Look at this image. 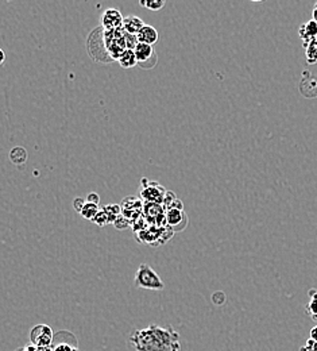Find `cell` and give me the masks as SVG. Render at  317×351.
<instances>
[{
	"label": "cell",
	"mask_w": 317,
	"mask_h": 351,
	"mask_svg": "<svg viewBox=\"0 0 317 351\" xmlns=\"http://www.w3.org/2000/svg\"><path fill=\"white\" fill-rule=\"evenodd\" d=\"M130 225H131V222H130V220L127 219V218H126V216H124V215H120V216H119V218H118V219H116V220H115V222H114V226H115V227H116V229H118V230H124V229H127V227H128V226H130Z\"/></svg>",
	"instance_id": "obj_21"
},
{
	"label": "cell",
	"mask_w": 317,
	"mask_h": 351,
	"mask_svg": "<svg viewBox=\"0 0 317 351\" xmlns=\"http://www.w3.org/2000/svg\"><path fill=\"white\" fill-rule=\"evenodd\" d=\"M134 51H135L136 58H138V63H140L142 66H146V62L150 61L151 57L152 58L155 57L154 47H152V45H148V43L139 42L134 49Z\"/></svg>",
	"instance_id": "obj_8"
},
{
	"label": "cell",
	"mask_w": 317,
	"mask_h": 351,
	"mask_svg": "<svg viewBox=\"0 0 317 351\" xmlns=\"http://www.w3.org/2000/svg\"><path fill=\"white\" fill-rule=\"evenodd\" d=\"M305 46V55H306V61L308 63H316L317 62V39L310 41L308 43H304Z\"/></svg>",
	"instance_id": "obj_14"
},
{
	"label": "cell",
	"mask_w": 317,
	"mask_h": 351,
	"mask_svg": "<svg viewBox=\"0 0 317 351\" xmlns=\"http://www.w3.org/2000/svg\"><path fill=\"white\" fill-rule=\"evenodd\" d=\"M103 209L106 211L108 219H110V223L114 225V222L118 219L119 216L122 215V208L119 204H108V205H104Z\"/></svg>",
	"instance_id": "obj_16"
},
{
	"label": "cell",
	"mask_w": 317,
	"mask_h": 351,
	"mask_svg": "<svg viewBox=\"0 0 317 351\" xmlns=\"http://www.w3.org/2000/svg\"><path fill=\"white\" fill-rule=\"evenodd\" d=\"M180 340V334L173 327L156 324L132 331L130 335V344L135 351H181Z\"/></svg>",
	"instance_id": "obj_1"
},
{
	"label": "cell",
	"mask_w": 317,
	"mask_h": 351,
	"mask_svg": "<svg viewBox=\"0 0 317 351\" xmlns=\"http://www.w3.org/2000/svg\"><path fill=\"white\" fill-rule=\"evenodd\" d=\"M118 61L120 63V66L124 69L134 68L136 63H138V58H136L134 49H126V50L123 51V54L119 57Z\"/></svg>",
	"instance_id": "obj_13"
},
{
	"label": "cell",
	"mask_w": 317,
	"mask_h": 351,
	"mask_svg": "<svg viewBox=\"0 0 317 351\" xmlns=\"http://www.w3.org/2000/svg\"><path fill=\"white\" fill-rule=\"evenodd\" d=\"M53 351H78V346H77V342H65V340H61L57 344H53L51 346Z\"/></svg>",
	"instance_id": "obj_19"
},
{
	"label": "cell",
	"mask_w": 317,
	"mask_h": 351,
	"mask_svg": "<svg viewBox=\"0 0 317 351\" xmlns=\"http://www.w3.org/2000/svg\"><path fill=\"white\" fill-rule=\"evenodd\" d=\"M253 2H262V0H253Z\"/></svg>",
	"instance_id": "obj_30"
},
{
	"label": "cell",
	"mask_w": 317,
	"mask_h": 351,
	"mask_svg": "<svg viewBox=\"0 0 317 351\" xmlns=\"http://www.w3.org/2000/svg\"><path fill=\"white\" fill-rule=\"evenodd\" d=\"M134 285L136 288L148 289V291H164L165 283L154 269L147 263H142L134 277Z\"/></svg>",
	"instance_id": "obj_2"
},
{
	"label": "cell",
	"mask_w": 317,
	"mask_h": 351,
	"mask_svg": "<svg viewBox=\"0 0 317 351\" xmlns=\"http://www.w3.org/2000/svg\"><path fill=\"white\" fill-rule=\"evenodd\" d=\"M85 203H87V200H84L83 197H76V199L73 200V208H74V209H76V211L80 214L81 209L84 208Z\"/></svg>",
	"instance_id": "obj_22"
},
{
	"label": "cell",
	"mask_w": 317,
	"mask_h": 351,
	"mask_svg": "<svg viewBox=\"0 0 317 351\" xmlns=\"http://www.w3.org/2000/svg\"><path fill=\"white\" fill-rule=\"evenodd\" d=\"M5 62V51L2 50L0 51V63Z\"/></svg>",
	"instance_id": "obj_26"
},
{
	"label": "cell",
	"mask_w": 317,
	"mask_h": 351,
	"mask_svg": "<svg viewBox=\"0 0 317 351\" xmlns=\"http://www.w3.org/2000/svg\"><path fill=\"white\" fill-rule=\"evenodd\" d=\"M100 211V208H99V204H93V203H89V201H87L84 205V208L81 209L80 215L84 218V219L87 220H91L92 222L93 218L98 215V212Z\"/></svg>",
	"instance_id": "obj_15"
},
{
	"label": "cell",
	"mask_w": 317,
	"mask_h": 351,
	"mask_svg": "<svg viewBox=\"0 0 317 351\" xmlns=\"http://www.w3.org/2000/svg\"><path fill=\"white\" fill-rule=\"evenodd\" d=\"M300 93L304 98L316 99L317 98V76H313L308 71H304L298 84Z\"/></svg>",
	"instance_id": "obj_5"
},
{
	"label": "cell",
	"mask_w": 317,
	"mask_h": 351,
	"mask_svg": "<svg viewBox=\"0 0 317 351\" xmlns=\"http://www.w3.org/2000/svg\"><path fill=\"white\" fill-rule=\"evenodd\" d=\"M25 351H42V348H41V347H37L35 344H33V343H30V344L25 346Z\"/></svg>",
	"instance_id": "obj_24"
},
{
	"label": "cell",
	"mask_w": 317,
	"mask_h": 351,
	"mask_svg": "<svg viewBox=\"0 0 317 351\" xmlns=\"http://www.w3.org/2000/svg\"><path fill=\"white\" fill-rule=\"evenodd\" d=\"M54 332L50 327L46 324H37L30 331V343H33L37 347L46 348L53 346L54 342Z\"/></svg>",
	"instance_id": "obj_3"
},
{
	"label": "cell",
	"mask_w": 317,
	"mask_h": 351,
	"mask_svg": "<svg viewBox=\"0 0 317 351\" xmlns=\"http://www.w3.org/2000/svg\"><path fill=\"white\" fill-rule=\"evenodd\" d=\"M87 201L93 204H99L100 203V196H99L98 193H95V192H91L88 195V197H87Z\"/></svg>",
	"instance_id": "obj_23"
},
{
	"label": "cell",
	"mask_w": 317,
	"mask_h": 351,
	"mask_svg": "<svg viewBox=\"0 0 317 351\" xmlns=\"http://www.w3.org/2000/svg\"><path fill=\"white\" fill-rule=\"evenodd\" d=\"M15 351H25V347H19V348H17Z\"/></svg>",
	"instance_id": "obj_28"
},
{
	"label": "cell",
	"mask_w": 317,
	"mask_h": 351,
	"mask_svg": "<svg viewBox=\"0 0 317 351\" xmlns=\"http://www.w3.org/2000/svg\"><path fill=\"white\" fill-rule=\"evenodd\" d=\"M300 37L302 38L304 43H308L317 38V22L314 19L306 22L305 25L301 26Z\"/></svg>",
	"instance_id": "obj_11"
},
{
	"label": "cell",
	"mask_w": 317,
	"mask_h": 351,
	"mask_svg": "<svg viewBox=\"0 0 317 351\" xmlns=\"http://www.w3.org/2000/svg\"><path fill=\"white\" fill-rule=\"evenodd\" d=\"M142 199L148 203H164L165 200V188L158 182H148V186L142 188Z\"/></svg>",
	"instance_id": "obj_6"
},
{
	"label": "cell",
	"mask_w": 317,
	"mask_h": 351,
	"mask_svg": "<svg viewBox=\"0 0 317 351\" xmlns=\"http://www.w3.org/2000/svg\"><path fill=\"white\" fill-rule=\"evenodd\" d=\"M166 223L169 226L170 229L173 230L174 233H178L181 231L188 226V218H186V214L184 212L182 208H172V209H168L165 214Z\"/></svg>",
	"instance_id": "obj_4"
},
{
	"label": "cell",
	"mask_w": 317,
	"mask_h": 351,
	"mask_svg": "<svg viewBox=\"0 0 317 351\" xmlns=\"http://www.w3.org/2000/svg\"><path fill=\"white\" fill-rule=\"evenodd\" d=\"M144 27V22L140 19V18L135 17V15H130V17L124 18L123 21V27L122 29L128 33V34L138 35L139 31Z\"/></svg>",
	"instance_id": "obj_9"
},
{
	"label": "cell",
	"mask_w": 317,
	"mask_h": 351,
	"mask_svg": "<svg viewBox=\"0 0 317 351\" xmlns=\"http://www.w3.org/2000/svg\"><path fill=\"white\" fill-rule=\"evenodd\" d=\"M92 222L95 223V225L100 226V227H104V226L110 223V219H108L106 211H104V209H100V211L98 212V215L93 218Z\"/></svg>",
	"instance_id": "obj_20"
},
{
	"label": "cell",
	"mask_w": 317,
	"mask_h": 351,
	"mask_svg": "<svg viewBox=\"0 0 317 351\" xmlns=\"http://www.w3.org/2000/svg\"><path fill=\"white\" fill-rule=\"evenodd\" d=\"M313 18H314V21L317 22V3L316 6H314V10H313Z\"/></svg>",
	"instance_id": "obj_27"
},
{
	"label": "cell",
	"mask_w": 317,
	"mask_h": 351,
	"mask_svg": "<svg viewBox=\"0 0 317 351\" xmlns=\"http://www.w3.org/2000/svg\"><path fill=\"white\" fill-rule=\"evenodd\" d=\"M310 339H313V340H316L317 342V326H314L310 330Z\"/></svg>",
	"instance_id": "obj_25"
},
{
	"label": "cell",
	"mask_w": 317,
	"mask_h": 351,
	"mask_svg": "<svg viewBox=\"0 0 317 351\" xmlns=\"http://www.w3.org/2000/svg\"><path fill=\"white\" fill-rule=\"evenodd\" d=\"M138 41L142 43H148V45H154L160 38V34L155 30V27H152L150 25H144V27L139 31V34L136 35Z\"/></svg>",
	"instance_id": "obj_10"
},
{
	"label": "cell",
	"mask_w": 317,
	"mask_h": 351,
	"mask_svg": "<svg viewBox=\"0 0 317 351\" xmlns=\"http://www.w3.org/2000/svg\"><path fill=\"white\" fill-rule=\"evenodd\" d=\"M306 313L309 317L317 316V291L310 289L309 291V303L306 305Z\"/></svg>",
	"instance_id": "obj_17"
},
{
	"label": "cell",
	"mask_w": 317,
	"mask_h": 351,
	"mask_svg": "<svg viewBox=\"0 0 317 351\" xmlns=\"http://www.w3.org/2000/svg\"><path fill=\"white\" fill-rule=\"evenodd\" d=\"M9 2H11V0H9Z\"/></svg>",
	"instance_id": "obj_31"
},
{
	"label": "cell",
	"mask_w": 317,
	"mask_h": 351,
	"mask_svg": "<svg viewBox=\"0 0 317 351\" xmlns=\"http://www.w3.org/2000/svg\"><path fill=\"white\" fill-rule=\"evenodd\" d=\"M27 157H29V154L26 152V149L22 148V146H15L10 152V161L17 166L25 165L26 161H27Z\"/></svg>",
	"instance_id": "obj_12"
},
{
	"label": "cell",
	"mask_w": 317,
	"mask_h": 351,
	"mask_svg": "<svg viewBox=\"0 0 317 351\" xmlns=\"http://www.w3.org/2000/svg\"><path fill=\"white\" fill-rule=\"evenodd\" d=\"M140 6L151 11H160L165 7L166 0H139Z\"/></svg>",
	"instance_id": "obj_18"
},
{
	"label": "cell",
	"mask_w": 317,
	"mask_h": 351,
	"mask_svg": "<svg viewBox=\"0 0 317 351\" xmlns=\"http://www.w3.org/2000/svg\"><path fill=\"white\" fill-rule=\"evenodd\" d=\"M123 21L120 11L116 9H107L102 15V27L106 30H118L123 27Z\"/></svg>",
	"instance_id": "obj_7"
},
{
	"label": "cell",
	"mask_w": 317,
	"mask_h": 351,
	"mask_svg": "<svg viewBox=\"0 0 317 351\" xmlns=\"http://www.w3.org/2000/svg\"><path fill=\"white\" fill-rule=\"evenodd\" d=\"M310 319H312L313 322H316V323H317V316H313V317H310Z\"/></svg>",
	"instance_id": "obj_29"
}]
</instances>
